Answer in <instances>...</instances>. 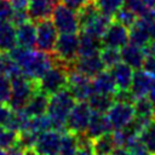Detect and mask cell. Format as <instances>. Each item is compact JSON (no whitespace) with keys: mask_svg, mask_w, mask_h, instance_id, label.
Here are the masks:
<instances>
[{"mask_svg":"<svg viewBox=\"0 0 155 155\" xmlns=\"http://www.w3.org/2000/svg\"><path fill=\"white\" fill-rule=\"evenodd\" d=\"M1 155H24V149L21 145L15 144L6 149H2Z\"/></svg>","mask_w":155,"mask_h":155,"instance_id":"7bdbcfd3","label":"cell"},{"mask_svg":"<svg viewBox=\"0 0 155 155\" xmlns=\"http://www.w3.org/2000/svg\"><path fill=\"white\" fill-rule=\"evenodd\" d=\"M138 19V17L128 8H126L125 6H122L114 16H113V21H116L121 24H124L125 27L130 28L134 24V22Z\"/></svg>","mask_w":155,"mask_h":155,"instance_id":"e575fe53","label":"cell"},{"mask_svg":"<svg viewBox=\"0 0 155 155\" xmlns=\"http://www.w3.org/2000/svg\"><path fill=\"white\" fill-rule=\"evenodd\" d=\"M140 1H142V2H143V4H144L149 10H150V8H153V7L155 6V0H140Z\"/></svg>","mask_w":155,"mask_h":155,"instance_id":"c3c4849f","label":"cell"},{"mask_svg":"<svg viewBox=\"0 0 155 155\" xmlns=\"http://www.w3.org/2000/svg\"><path fill=\"white\" fill-rule=\"evenodd\" d=\"M99 56L105 65V68L110 69L117 63L121 62V53L119 48H113V47H103L99 52Z\"/></svg>","mask_w":155,"mask_h":155,"instance_id":"4dcf8cb0","label":"cell"},{"mask_svg":"<svg viewBox=\"0 0 155 155\" xmlns=\"http://www.w3.org/2000/svg\"><path fill=\"white\" fill-rule=\"evenodd\" d=\"M78 57H79V35L76 33L58 35L52 53L53 63L61 64L70 71Z\"/></svg>","mask_w":155,"mask_h":155,"instance_id":"3957f363","label":"cell"},{"mask_svg":"<svg viewBox=\"0 0 155 155\" xmlns=\"http://www.w3.org/2000/svg\"><path fill=\"white\" fill-rule=\"evenodd\" d=\"M51 19L61 34H68V33H78L80 30V23H79V16L78 12L67 7L63 4H58L51 16Z\"/></svg>","mask_w":155,"mask_h":155,"instance_id":"8992f818","label":"cell"},{"mask_svg":"<svg viewBox=\"0 0 155 155\" xmlns=\"http://www.w3.org/2000/svg\"><path fill=\"white\" fill-rule=\"evenodd\" d=\"M24 155H40L35 149H27L24 150Z\"/></svg>","mask_w":155,"mask_h":155,"instance_id":"681fc988","label":"cell"},{"mask_svg":"<svg viewBox=\"0 0 155 155\" xmlns=\"http://www.w3.org/2000/svg\"><path fill=\"white\" fill-rule=\"evenodd\" d=\"M13 6L10 0H0V22L11 21Z\"/></svg>","mask_w":155,"mask_h":155,"instance_id":"f35d334b","label":"cell"},{"mask_svg":"<svg viewBox=\"0 0 155 155\" xmlns=\"http://www.w3.org/2000/svg\"><path fill=\"white\" fill-rule=\"evenodd\" d=\"M124 6L131 10L137 17L147 16L150 12V10L140 0H124Z\"/></svg>","mask_w":155,"mask_h":155,"instance_id":"8d00e7d4","label":"cell"},{"mask_svg":"<svg viewBox=\"0 0 155 155\" xmlns=\"http://www.w3.org/2000/svg\"><path fill=\"white\" fill-rule=\"evenodd\" d=\"M145 155H155V154H153V153H148V154H145Z\"/></svg>","mask_w":155,"mask_h":155,"instance_id":"816d5d0a","label":"cell"},{"mask_svg":"<svg viewBox=\"0 0 155 155\" xmlns=\"http://www.w3.org/2000/svg\"><path fill=\"white\" fill-rule=\"evenodd\" d=\"M75 103L76 99L67 87L50 96L46 114L53 124V130H57L62 133L67 131L65 121Z\"/></svg>","mask_w":155,"mask_h":155,"instance_id":"7a4b0ae2","label":"cell"},{"mask_svg":"<svg viewBox=\"0 0 155 155\" xmlns=\"http://www.w3.org/2000/svg\"><path fill=\"white\" fill-rule=\"evenodd\" d=\"M39 134L33 132V131H22L18 133V140H17V144L21 145L24 150L27 149H34V145L36 143V139H38Z\"/></svg>","mask_w":155,"mask_h":155,"instance_id":"d590c367","label":"cell"},{"mask_svg":"<svg viewBox=\"0 0 155 155\" xmlns=\"http://www.w3.org/2000/svg\"><path fill=\"white\" fill-rule=\"evenodd\" d=\"M149 15L155 19V6L153 7V8H150V12H149Z\"/></svg>","mask_w":155,"mask_h":155,"instance_id":"f907efd6","label":"cell"},{"mask_svg":"<svg viewBox=\"0 0 155 155\" xmlns=\"http://www.w3.org/2000/svg\"><path fill=\"white\" fill-rule=\"evenodd\" d=\"M38 90V84L28 79L25 75L19 74L11 79V94L7 102L8 107L13 110H22L27 105L30 97Z\"/></svg>","mask_w":155,"mask_h":155,"instance_id":"277c9868","label":"cell"},{"mask_svg":"<svg viewBox=\"0 0 155 155\" xmlns=\"http://www.w3.org/2000/svg\"><path fill=\"white\" fill-rule=\"evenodd\" d=\"M109 70L114 78L117 90H130L133 73H134L130 65H127L124 62H120L116 65H114L113 68H110Z\"/></svg>","mask_w":155,"mask_h":155,"instance_id":"ffe728a7","label":"cell"},{"mask_svg":"<svg viewBox=\"0 0 155 155\" xmlns=\"http://www.w3.org/2000/svg\"><path fill=\"white\" fill-rule=\"evenodd\" d=\"M99 11L113 18V16L124 6V0H94Z\"/></svg>","mask_w":155,"mask_h":155,"instance_id":"1f68e13d","label":"cell"},{"mask_svg":"<svg viewBox=\"0 0 155 155\" xmlns=\"http://www.w3.org/2000/svg\"><path fill=\"white\" fill-rule=\"evenodd\" d=\"M48 98L50 96L46 94L45 92L40 91L39 88L34 92V94L30 97L28 101L27 105L24 107V111L29 117H35L46 114L47 111V105H48Z\"/></svg>","mask_w":155,"mask_h":155,"instance_id":"d6986e66","label":"cell"},{"mask_svg":"<svg viewBox=\"0 0 155 155\" xmlns=\"http://www.w3.org/2000/svg\"><path fill=\"white\" fill-rule=\"evenodd\" d=\"M92 86H93V92L104 93V94H114L117 90L110 70L107 69H104L94 78H92Z\"/></svg>","mask_w":155,"mask_h":155,"instance_id":"7402d4cb","label":"cell"},{"mask_svg":"<svg viewBox=\"0 0 155 155\" xmlns=\"http://www.w3.org/2000/svg\"><path fill=\"white\" fill-rule=\"evenodd\" d=\"M17 45L25 48H34L36 45V24L33 21H27L16 27Z\"/></svg>","mask_w":155,"mask_h":155,"instance_id":"ac0fdd59","label":"cell"},{"mask_svg":"<svg viewBox=\"0 0 155 155\" xmlns=\"http://www.w3.org/2000/svg\"><path fill=\"white\" fill-rule=\"evenodd\" d=\"M29 21V15L27 8H13V13L11 17V22L17 27L24 22Z\"/></svg>","mask_w":155,"mask_h":155,"instance_id":"ab89813d","label":"cell"},{"mask_svg":"<svg viewBox=\"0 0 155 155\" xmlns=\"http://www.w3.org/2000/svg\"><path fill=\"white\" fill-rule=\"evenodd\" d=\"M103 48L102 39L81 31L79 35V57L99 53Z\"/></svg>","mask_w":155,"mask_h":155,"instance_id":"603a6c76","label":"cell"},{"mask_svg":"<svg viewBox=\"0 0 155 155\" xmlns=\"http://www.w3.org/2000/svg\"><path fill=\"white\" fill-rule=\"evenodd\" d=\"M16 46V25L11 21L0 22V52H8Z\"/></svg>","mask_w":155,"mask_h":155,"instance_id":"44dd1931","label":"cell"},{"mask_svg":"<svg viewBox=\"0 0 155 155\" xmlns=\"http://www.w3.org/2000/svg\"><path fill=\"white\" fill-rule=\"evenodd\" d=\"M110 155H130V153H128V150H127L126 148L116 147V148L113 150V153H111Z\"/></svg>","mask_w":155,"mask_h":155,"instance_id":"bcb514c9","label":"cell"},{"mask_svg":"<svg viewBox=\"0 0 155 155\" xmlns=\"http://www.w3.org/2000/svg\"><path fill=\"white\" fill-rule=\"evenodd\" d=\"M27 130L40 134V133H44L46 131L53 130V124H52L51 119L48 117V115L44 114V115H40V116L30 117V121H29V125H28Z\"/></svg>","mask_w":155,"mask_h":155,"instance_id":"f546056e","label":"cell"},{"mask_svg":"<svg viewBox=\"0 0 155 155\" xmlns=\"http://www.w3.org/2000/svg\"><path fill=\"white\" fill-rule=\"evenodd\" d=\"M67 88L71 92L76 101H87L93 93L92 79L75 69H71L68 73Z\"/></svg>","mask_w":155,"mask_h":155,"instance_id":"9c48e42d","label":"cell"},{"mask_svg":"<svg viewBox=\"0 0 155 155\" xmlns=\"http://www.w3.org/2000/svg\"><path fill=\"white\" fill-rule=\"evenodd\" d=\"M128 42L139 46V47H144L145 45H148L151 40L149 36V33L143 23V21L138 17V19L134 22V24L132 27L128 28Z\"/></svg>","mask_w":155,"mask_h":155,"instance_id":"cb8c5ba5","label":"cell"},{"mask_svg":"<svg viewBox=\"0 0 155 155\" xmlns=\"http://www.w3.org/2000/svg\"><path fill=\"white\" fill-rule=\"evenodd\" d=\"M7 53L18 64L22 74L34 81H38L53 64L52 53L39 50L36 51L17 45Z\"/></svg>","mask_w":155,"mask_h":155,"instance_id":"6da1fadb","label":"cell"},{"mask_svg":"<svg viewBox=\"0 0 155 155\" xmlns=\"http://www.w3.org/2000/svg\"><path fill=\"white\" fill-rule=\"evenodd\" d=\"M107 116L114 131L121 130L134 119V108L131 103L115 102L107 111Z\"/></svg>","mask_w":155,"mask_h":155,"instance_id":"30bf717a","label":"cell"},{"mask_svg":"<svg viewBox=\"0 0 155 155\" xmlns=\"http://www.w3.org/2000/svg\"><path fill=\"white\" fill-rule=\"evenodd\" d=\"M92 115V110L87 103V101H76L75 105L70 110L67 121L65 130L76 134L85 133L90 117Z\"/></svg>","mask_w":155,"mask_h":155,"instance_id":"52a82bcc","label":"cell"},{"mask_svg":"<svg viewBox=\"0 0 155 155\" xmlns=\"http://www.w3.org/2000/svg\"><path fill=\"white\" fill-rule=\"evenodd\" d=\"M133 108H134V116L150 121L154 120L155 105L149 99V97L136 98V101L133 102Z\"/></svg>","mask_w":155,"mask_h":155,"instance_id":"83f0119b","label":"cell"},{"mask_svg":"<svg viewBox=\"0 0 155 155\" xmlns=\"http://www.w3.org/2000/svg\"><path fill=\"white\" fill-rule=\"evenodd\" d=\"M91 145L94 155H110L113 150L116 148L115 138L111 132L92 139Z\"/></svg>","mask_w":155,"mask_h":155,"instance_id":"484cf974","label":"cell"},{"mask_svg":"<svg viewBox=\"0 0 155 155\" xmlns=\"http://www.w3.org/2000/svg\"><path fill=\"white\" fill-rule=\"evenodd\" d=\"M13 8H27L29 0H10Z\"/></svg>","mask_w":155,"mask_h":155,"instance_id":"f6af8a7d","label":"cell"},{"mask_svg":"<svg viewBox=\"0 0 155 155\" xmlns=\"http://www.w3.org/2000/svg\"><path fill=\"white\" fill-rule=\"evenodd\" d=\"M111 131H113V127H111V124H110L107 114L92 111V115L90 117L87 128L85 131V134L92 140L97 137L110 133Z\"/></svg>","mask_w":155,"mask_h":155,"instance_id":"9a60e30c","label":"cell"},{"mask_svg":"<svg viewBox=\"0 0 155 155\" xmlns=\"http://www.w3.org/2000/svg\"><path fill=\"white\" fill-rule=\"evenodd\" d=\"M87 2V0H61V4L65 5L67 7L74 10V11H79L85 4Z\"/></svg>","mask_w":155,"mask_h":155,"instance_id":"b9f144b4","label":"cell"},{"mask_svg":"<svg viewBox=\"0 0 155 155\" xmlns=\"http://www.w3.org/2000/svg\"><path fill=\"white\" fill-rule=\"evenodd\" d=\"M111 21H113L111 17L105 16V15H103L101 12L91 22H88L85 27H82L80 29V31H84V33H87L90 35H93L96 38H101L102 39V35L104 34V31L107 30V28L111 23Z\"/></svg>","mask_w":155,"mask_h":155,"instance_id":"d4e9b609","label":"cell"},{"mask_svg":"<svg viewBox=\"0 0 155 155\" xmlns=\"http://www.w3.org/2000/svg\"><path fill=\"white\" fill-rule=\"evenodd\" d=\"M11 94V80L0 74V104H7Z\"/></svg>","mask_w":155,"mask_h":155,"instance_id":"74e56055","label":"cell"},{"mask_svg":"<svg viewBox=\"0 0 155 155\" xmlns=\"http://www.w3.org/2000/svg\"><path fill=\"white\" fill-rule=\"evenodd\" d=\"M140 140L148 148V150L155 154V122L151 121L139 134Z\"/></svg>","mask_w":155,"mask_h":155,"instance_id":"d6a6232c","label":"cell"},{"mask_svg":"<svg viewBox=\"0 0 155 155\" xmlns=\"http://www.w3.org/2000/svg\"><path fill=\"white\" fill-rule=\"evenodd\" d=\"M68 73L65 67L53 63L52 67L36 81L38 88L48 96L65 88L68 84Z\"/></svg>","mask_w":155,"mask_h":155,"instance_id":"5b68a950","label":"cell"},{"mask_svg":"<svg viewBox=\"0 0 155 155\" xmlns=\"http://www.w3.org/2000/svg\"><path fill=\"white\" fill-rule=\"evenodd\" d=\"M73 69L78 70L79 73L88 76V78H94L97 74L103 71L105 69V65L99 56V53L91 54V56H80L78 59L74 62Z\"/></svg>","mask_w":155,"mask_h":155,"instance_id":"4fadbf2b","label":"cell"},{"mask_svg":"<svg viewBox=\"0 0 155 155\" xmlns=\"http://www.w3.org/2000/svg\"><path fill=\"white\" fill-rule=\"evenodd\" d=\"M62 132L57 130H50L44 133H40L34 149L40 155H57L61 147Z\"/></svg>","mask_w":155,"mask_h":155,"instance_id":"7c38bea8","label":"cell"},{"mask_svg":"<svg viewBox=\"0 0 155 155\" xmlns=\"http://www.w3.org/2000/svg\"><path fill=\"white\" fill-rule=\"evenodd\" d=\"M143 69L155 79V56H148L144 59Z\"/></svg>","mask_w":155,"mask_h":155,"instance_id":"60d3db41","label":"cell"},{"mask_svg":"<svg viewBox=\"0 0 155 155\" xmlns=\"http://www.w3.org/2000/svg\"><path fill=\"white\" fill-rule=\"evenodd\" d=\"M154 122H155V113H154Z\"/></svg>","mask_w":155,"mask_h":155,"instance_id":"f5cc1de1","label":"cell"},{"mask_svg":"<svg viewBox=\"0 0 155 155\" xmlns=\"http://www.w3.org/2000/svg\"><path fill=\"white\" fill-rule=\"evenodd\" d=\"M87 103H88L92 111L107 114V111L115 103V101H114L113 94H104V93L93 92L91 94V97L87 99Z\"/></svg>","mask_w":155,"mask_h":155,"instance_id":"4316f807","label":"cell"},{"mask_svg":"<svg viewBox=\"0 0 155 155\" xmlns=\"http://www.w3.org/2000/svg\"><path fill=\"white\" fill-rule=\"evenodd\" d=\"M148 97L153 102V104L155 105V81H154V84H153V86H151V88H150V91L148 93Z\"/></svg>","mask_w":155,"mask_h":155,"instance_id":"7dc6e473","label":"cell"},{"mask_svg":"<svg viewBox=\"0 0 155 155\" xmlns=\"http://www.w3.org/2000/svg\"><path fill=\"white\" fill-rule=\"evenodd\" d=\"M61 2V0H29L27 11L29 19L34 23L42 19L51 18L54 7Z\"/></svg>","mask_w":155,"mask_h":155,"instance_id":"5bb4252c","label":"cell"},{"mask_svg":"<svg viewBox=\"0 0 155 155\" xmlns=\"http://www.w3.org/2000/svg\"><path fill=\"white\" fill-rule=\"evenodd\" d=\"M75 155H94V154H93V151H92V145L80 147Z\"/></svg>","mask_w":155,"mask_h":155,"instance_id":"ee69618b","label":"cell"},{"mask_svg":"<svg viewBox=\"0 0 155 155\" xmlns=\"http://www.w3.org/2000/svg\"><path fill=\"white\" fill-rule=\"evenodd\" d=\"M120 53H121V62L130 65L133 70L143 68L145 54L142 47L136 46L131 42H127L124 47L120 48Z\"/></svg>","mask_w":155,"mask_h":155,"instance_id":"e0dca14e","label":"cell"},{"mask_svg":"<svg viewBox=\"0 0 155 155\" xmlns=\"http://www.w3.org/2000/svg\"><path fill=\"white\" fill-rule=\"evenodd\" d=\"M79 137L76 133L65 131L62 134L58 155H75L79 150Z\"/></svg>","mask_w":155,"mask_h":155,"instance_id":"f1b7e54d","label":"cell"},{"mask_svg":"<svg viewBox=\"0 0 155 155\" xmlns=\"http://www.w3.org/2000/svg\"><path fill=\"white\" fill-rule=\"evenodd\" d=\"M154 81H155V79L150 74H148L144 69H137L133 73L130 91L133 93V96L136 98L147 97Z\"/></svg>","mask_w":155,"mask_h":155,"instance_id":"2e32d148","label":"cell"},{"mask_svg":"<svg viewBox=\"0 0 155 155\" xmlns=\"http://www.w3.org/2000/svg\"><path fill=\"white\" fill-rule=\"evenodd\" d=\"M17 140L18 132L0 125V149H6L11 145L17 144Z\"/></svg>","mask_w":155,"mask_h":155,"instance_id":"836d02e7","label":"cell"},{"mask_svg":"<svg viewBox=\"0 0 155 155\" xmlns=\"http://www.w3.org/2000/svg\"><path fill=\"white\" fill-rule=\"evenodd\" d=\"M36 45L35 47L39 51L46 53H53L57 39H58V30L56 29L51 18L42 19L36 22Z\"/></svg>","mask_w":155,"mask_h":155,"instance_id":"ba28073f","label":"cell"},{"mask_svg":"<svg viewBox=\"0 0 155 155\" xmlns=\"http://www.w3.org/2000/svg\"><path fill=\"white\" fill-rule=\"evenodd\" d=\"M128 41V28L116 21H111V23L102 35L103 47H113L120 50Z\"/></svg>","mask_w":155,"mask_h":155,"instance_id":"8fae6325","label":"cell"}]
</instances>
